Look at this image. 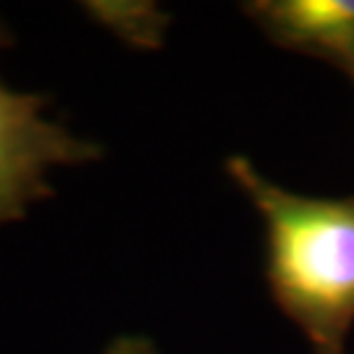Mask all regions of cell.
I'll list each match as a JSON object with an SVG mask.
<instances>
[{
  "mask_svg": "<svg viewBox=\"0 0 354 354\" xmlns=\"http://www.w3.org/2000/svg\"><path fill=\"white\" fill-rule=\"evenodd\" d=\"M228 176L266 221L268 286L317 354H344L354 326V197H307L231 155Z\"/></svg>",
  "mask_w": 354,
  "mask_h": 354,
  "instance_id": "6da1fadb",
  "label": "cell"
},
{
  "mask_svg": "<svg viewBox=\"0 0 354 354\" xmlns=\"http://www.w3.org/2000/svg\"><path fill=\"white\" fill-rule=\"evenodd\" d=\"M11 35L0 21V48ZM48 100L0 84V223L19 221L26 207L53 197L48 168L76 165L100 158V147L76 140L61 124L48 121Z\"/></svg>",
  "mask_w": 354,
  "mask_h": 354,
  "instance_id": "7a4b0ae2",
  "label": "cell"
},
{
  "mask_svg": "<svg viewBox=\"0 0 354 354\" xmlns=\"http://www.w3.org/2000/svg\"><path fill=\"white\" fill-rule=\"evenodd\" d=\"M244 11L279 48L320 58L354 82V0H257Z\"/></svg>",
  "mask_w": 354,
  "mask_h": 354,
  "instance_id": "3957f363",
  "label": "cell"
},
{
  "mask_svg": "<svg viewBox=\"0 0 354 354\" xmlns=\"http://www.w3.org/2000/svg\"><path fill=\"white\" fill-rule=\"evenodd\" d=\"M105 354H155V346L142 336H118Z\"/></svg>",
  "mask_w": 354,
  "mask_h": 354,
  "instance_id": "277c9868",
  "label": "cell"
}]
</instances>
